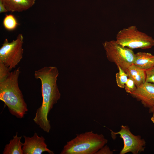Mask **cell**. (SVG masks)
Here are the masks:
<instances>
[{
  "label": "cell",
  "instance_id": "1",
  "mask_svg": "<svg viewBox=\"0 0 154 154\" xmlns=\"http://www.w3.org/2000/svg\"><path fill=\"white\" fill-rule=\"evenodd\" d=\"M58 74L57 68L51 66L44 67L35 71L34 74L35 78L41 81L42 100L41 105L36 111L33 120L48 133L51 128L48 114L61 96L56 83Z\"/></svg>",
  "mask_w": 154,
  "mask_h": 154
},
{
  "label": "cell",
  "instance_id": "2",
  "mask_svg": "<svg viewBox=\"0 0 154 154\" xmlns=\"http://www.w3.org/2000/svg\"><path fill=\"white\" fill-rule=\"evenodd\" d=\"M20 73L18 68L0 82V100L7 106L11 114L21 119L24 117L28 110L18 85Z\"/></svg>",
  "mask_w": 154,
  "mask_h": 154
},
{
  "label": "cell",
  "instance_id": "3",
  "mask_svg": "<svg viewBox=\"0 0 154 154\" xmlns=\"http://www.w3.org/2000/svg\"><path fill=\"white\" fill-rule=\"evenodd\" d=\"M107 140L102 134L90 131L79 134L67 142L61 154H94L104 146Z\"/></svg>",
  "mask_w": 154,
  "mask_h": 154
},
{
  "label": "cell",
  "instance_id": "4",
  "mask_svg": "<svg viewBox=\"0 0 154 154\" xmlns=\"http://www.w3.org/2000/svg\"><path fill=\"white\" fill-rule=\"evenodd\" d=\"M116 40L123 46L132 50L148 49L154 46V39L146 33L139 31L134 25L119 31L116 35Z\"/></svg>",
  "mask_w": 154,
  "mask_h": 154
},
{
  "label": "cell",
  "instance_id": "5",
  "mask_svg": "<svg viewBox=\"0 0 154 154\" xmlns=\"http://www.w3.org/2000/svg\"><path fill=\"white\" fill-rule=\"evenodd\" d=\"M103 45L108 60L125 72L127 68L133 64L135 54L133 50L123 46L115 40L106 41Z\"/></svg>",
  "mask_w": 154,
  "mask_h": 154
},
{
  "label": "cell",
  "instance_id": "6",
  "mask_svg": "<svg viewBox=\"0 0 154 154\" xmlns=\"http://www.w3.org/2000/svg\"><path fill=\"white\" fill-rule=\"evenodd\" d=\"M23 37L19 34L16 39L9 42L6 38L0 49V62L3 63L11 70L23 58Z\"/></svg>",
  "mask_w": 154,
  "mask_h": 154
},
{
  "label": "cell",
  "instance_id": "7",
  "mask_svg": "<svg viewBox=\"0 0 154 154\" xmlns=\"http://www.w3.org/2000/svg\"><path fill=\"white\" fill-rule=\"evenodd\" d=\"M114 134H119L123 140L124 146L120 152V154H125L131 152L138 154L144 151L146 145L145 140L139 135H135L131 133L127 126L122 125L118 132H114Z\"/></svg>",
  "mask_w": 154,
  "mask_h": 154
},
{
  "label": "cell",
  "instance_id": "8",
  "mask_svg": "<svg viewBox=\"0 0 154 154\" xmlns=\"http://www.w3.org/2000/svg\"><path fill=\"white\" fill-rule=\"evenodd\" d=\"M25 142L23 143L22 149L23 154H41L47 152L50 154H53V151L47 147L43 137H39L35 132L31 137L23 136Z\"/></svg>",
  "mask_w": 154,
  "mask_h": 154
},
{
  "label": "cell",
  "instance_id": "9",
  "mask_svg": "<svg viewBox=\"0 0 154 154\" xmlns=\"http://www.w3.org/2000/svg\"><path fill=\"white\" fill-rule=\"evenodd\" d=\"M130 94L140 101L145 107L150 109L154 107V84L145 82L137 87Z\"/></svg>",
  "mask_w": 154,
  "mask_h": 154
},
{
  "label": "cell",
  "instance_id": "10",
  "mask_svg": "<svg viewBox=\"0 0 154 154\" xmlns=\"http://www.w3.org/2000/svg\"><path fill=\"white\" fill-rule=\"evenodd\" d=\"M8 11L21 12L27 10L35 4L36 0H1Z\"/></svg>",
  "mask_w": 154,
  "mask_h": 154
},
{
  "label": "cell",
  "instance_id": "11",
  "mask_svg": "<svg viewBox=\"0 0 154 154\" xmlns=\"http://www.w3.org/2000/svg\"><path fill=\"white\" fill-rule=\"evenodd\" d=\"M136 66L146 70L154 67V55L145 52L135 54L133 64Z\"/></svg>",
  "mask_w": 154,
  "mask_h": 154
},
{
  "label": "cell",
  "instance_id": "12",
  "mask_svg": "<svg viewBox=\"0 0 154 154\" xmlns=\"http://www.w3.org/2000/svg\"><path fill=\"white\" fill-rule=\"evenodd\" d=\"M125 72L128 78L133 80L137 87L146 82V70L141 69L133 64L129 66Z\"/></svg>",
  "mask_w": 154,
  "mask_h": 154
},
{
  "label": "cell",
  "instance_id": "13",
  "mask_svg": "<svg viewBox=\"0 0 154 154\" xmlns=\"http://www.w3.org/2000/svg\"><path fill=\"white\" fill-rule=\"evenodd\" d=\"M22 136H18V132L9 143L6 144L3 152V154H23L22 149L23 143L21 141Z\"/></svg>",
  "mask_w": 154,
  "mask_h": 154
},
{
  "label": "cell",
  "instance_id": "14",
  "mask_svg": "<svg viewBox=\"0 0 154 154\" xmlns=\"http://www.w3.org/2000/svg\"><path fill=\"white\" fill-rule=\"evenodd\" d=\"M3 24L5 28L9 31L15 29L19 25L15 17L11 14L5 15L3 20Z\"/></svg>",
  "mask_w": 154,
  "mask_h": 154
},
{
  "label": "cell",
  "instance_id": "15",
  "mask_svg": "<svg viewBox=\"0 0 154 154\" xmlns=\"http://www.w3.org/2000/svg\"><path fill=\"white\" fill-rule=\"evenodd\" d=\"M118 72L116 74V82L117 86L121 88H124L125 84L128 78L127 74L120 67H117Z\"/></svg>",
  "mask_w": 154,
  "mask_h": 154
},
{
  "label": "cell",
  "instance_id": "16",
  "mask_svg": "<svg viewBox=\"0 0 154 154\" xmlns=\"http://www.w3.org/2000/svg\"><path fill=\"white\" fill-rule=\"evenodd\" d=\"M11 70L3 63L0 62V82L5 80L10 73Z\"/></svg>",
  "mask_w": 154,
  "mask_h": 154
},
{
  "label": "cell",
  "instance_id": "17",
  "mask_svg": "<svg viewBox=\"0 0 154 154\" xmlns=\"http://www.w3.org/2000/svg\"><path fill=\"white\" fill-rule=\"evenodd\" d=\"M136 88L137 86L134 81L131 79L128 78L125 84L124 87L126 92L130 94L134 91Z\"/></svg>",
  "mask_w": 154,
  "mask_h": 154
},
{
  "label": "cell",
  "instance_id": "18",
  "mask_svg": "<svg viewBox=\"0 0 154 154\" xmlns=\"http://www.w3.org/2000/svg\"><path fill=\"white\" fill-rule=\"evenodd\" d=\"M146 82L154 84V67L146 70Z\"/></svg>",
  "mask_w": 154,
  "mask_h": 154
},
{
  "label": "cell",
  "instance_id": "19",
  "mask_svg": "<svg viewBox=\"0 0 154 154\" xmlns=\"http://www.w3.org/2000/svg\"><path fill=\"white\" fill-rule=\"evenodd\" d=\"M113 151H111L109 147L107 145H105L100 149L95 154H112Z\"/></svg>",
  "mask_w": 154,
  "mask_h": 154
},
{
  "label": "cell",
  "instance_id": "20",
  "mask_svg": "<svg viewBox=\"0 0 154 154\" xmlns=\"http://www.w3.org/2000/svg\"><path fill=\"white\" fill-rule=\"evenodd\" d=\"M8 12L4 5L1 0H0V13H5Z\"/></svg>",
  "mask_w": 154,
  "mask_h": 154
},
{
  "label": "cell",
  "instance_id": "21",
  "mask_svg": "<svg viewBox=\"0 0 154 154\" xmlns=\"http://www.w3.org/2000/svg\"><path fill=\"white\" fill-rule=\"evenodd\" d=\"M149 112L150 113H153L154 112V107L150 109H149Z\"/></svg>",
  "mask_w": 154,
  "mask_h": 154
},
{
  "label": "cell",
  "instance_id": "22",
  "mask_svg": "<svg viewBox=\"0 0 154 154\" xmlns=\"http://www.w3.org/2000/svg\"><path fill=\"white\" fill-rule=\"evenodd\" d=\"M153 115L151 118V121L154 123V112L153 113Z\"/></svg>",
  "mask_w": 154,
  "mask_h": 154
}]
</instances>
